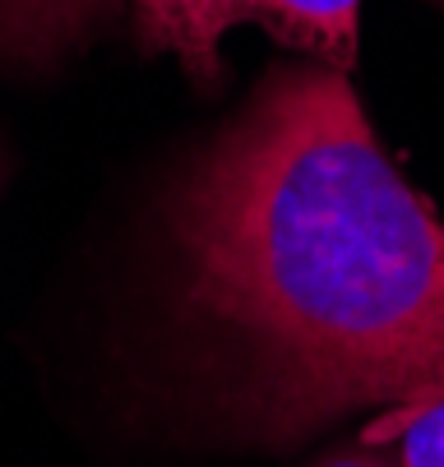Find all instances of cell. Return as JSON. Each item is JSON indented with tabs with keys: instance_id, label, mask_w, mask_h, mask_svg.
Returning <instances> with one entry per match:
<instances>
[{
	"instance_id": "obj_1",
	"label": "cell",
	"mask_w": 444,
	"mask_h": 467,
	"mask_svg": "<svg viewBox=\"0 0 444 467\" xmlns=\"http://www.w3.org/2000/svg\"><path fill=\"white\" fill-rule=\"evenodd\" d=\"M171 236L260 431L292 440L444 389V218L343 70H274L185 171Z\"/></svg>"
},
{
	"instance_id": "obj_2",
	"label": "cell",
	"mask_w": 444,
	"mask_h": 467,
	"mask_svg": "<svg viewBox=\"0 0 444 467\" xmlns=\"http://www.w3.org/2000/svg\"><path fill=\"white\" fill-rule=\"evenodd\" d=\"M236 28H269L283 47L347 75L361 42V0H135L144 51L171 56L200 88L222 79V37Z\"/></svg>"
},
{
	"instance_id": "obj_3",
	"label": "cell",
	"mask_w": 444,
	"mask_h": 467,
	"mask_svg": "<svg viewBox=\"0 0 444 467\" xmlns=\"http://www.w3.org/2000/svg\"><path fill=\"white\" fill-rule=\"evenodd\" d=\"M120 0H0V60L56 65L79 51Z\"/></svg>"
},
{
	"instance_id": "obj_4",
	"label": "cell",
	"mask_w": 444,
	"mask_h": 467,
	"mask_svg": "<svg viewBox=\"0 0 444 467\" xmlns=\"http://www.w3.org/2000/svg\"><path fill=\"white\" fill-rule=\"evenodd\" d=\"M361 440L385 444L398 467H444V389L417 398V403L375 412Z\"/></svg>"
},
{
	"instance_id": "obj_5",
	"label": "cell",
	"mask_w": 444,
	"mask_h": 467,
	"mask_svg": "<svg viewBox=\"0 0 444 467\" xmlns=\"http://www.w3.org/2000/svg\"><path fill=\"white\" fill-rule=\"evenodd\" d=\"M315 467H398L394 462V453L385 449V444H370V440H352V444H338L334 453H325Z\"/></svg>"
}]
</instances>
